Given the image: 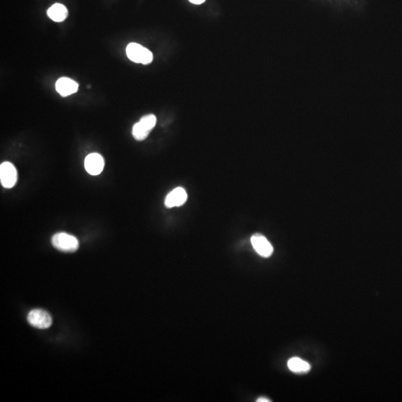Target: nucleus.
<instances>
[{
  "mask_svg": "<svg viewBox=\"0 0 402 402\" xmlns=\"http://www.w3.org/2000/svg\"><path fill=\"white\" fill-rule=\"evenodd\" d=\"M127 56L131 61L147 65L153 61V54L142 45L131 43L126 48Z\"/></svg>",
  "mask_w": 402,
  "mask_h": 402,
  "instance_id": "f257e3e1",
  "label": "nucleus"
},
{
  "mask_svg": "<svg viewBox=\"0 0 402 402\" xmlns=\"http://www.w3.org/2000/svg\"><path fill=\"white\" fill-rule=\"evenodd\" d=\"M156 123V118L153 114L145 115L139 122L133 127L132 134L136 140L142 141L146 139Z\"/></svg>",
  "mask_w": 402,
  "mask_h": 402,
  "instance_id": "f03ea898",
  "label": "nucleus"
},
{
  "mask_svg": "<svg viewBox=\"0 0 402 402\" xmlns=\"http://www.w3.org/2000/svg\"><path fill=\"white\" fill-rule=\"evenodd\" d=\"M52 244L56 249L66 252H75L79 247L77 238L66 232L55 234L52 238Z\"/></svg>",
  "mask_w": 402,
  "mask_h": 402,
  "instance_id": "7ed1b4c3",
  "label": "nucleus"
},
{
  "mask_svg": "<svg viewBox=\"0 0 402 402\" xmlns=\"http://www.w3.org/2000/svg\"><path fill=\"white\" fill-rule=\"evenodd\" d=\"M27 320L32 326L39 329L49 328L52 324L50 314L42 309L32 310L28 314Z\"/></svg>",
  "mask_w": 402,
  "mask_h": 402,
  "instance_id": "20e7f679",
  "label": "nucleus"
},
{
  "mask_svg": "<svg viewBox=\"0 0 402 402\" xmlns=\"http://www.w3.org/2000/svg\"><path fill=\"white\" fill-rule=\"evenodd\" d=\"M0 180L3 187L11 189L16 184L18 172L12 163L5 162L0 166Z\"/></svg>",
  "mask_w": 402,
  "mask_h": 402,
  "instance_id": "39448f33",
  "label": "nucleus"
},
{
  "mask_svg": "<svg viewBox=\"0 0 402 402\" xmlns=\"http://www.w3.org/2000/svg\"><path fill=\"white\" fill-rule=\"evenodd\" d=\"M251 244L254 249L262 257H270L273 254V248L271 244L261 234H255L252 235L251 237Z\"/></svg>",
  "mask_w": 402,
  "mask_h": 402,
  "instance_id": "423d86ee",
  "label": "nucleus"
},
{
  "mask_svg": "<svg viewBox=\"0 0 402 402\" xmlns=\"http://www.w3.org/2000/svg\"><path fill=\"white\" fill-rule=\"evenodd\" d=\"M84 166H85L86 171L91 175H98L104 169V158L99 153H90L86 157Z\"/></svg>",
  "mask_w": 402,
  "mask_h": 402,
  "instance_id": "0eeeda50",
  "label": "nucleus"
},
{
  "mask_svg": "<svg viewBox=\"0 0 402 402\" xmlns=\"http://www.w3.org/2000/svg\"><path fill=\"white\" fill-rule=\"evenodd\" d=\"M187 197V193L184 189L181 187L176 188L166 196L165 205L167 208L180 207L186 202Z\"/></svg>",
  "mask_w": 402,
  "mask_h": 402,
  "instance_id": "6e6552de",
  "label": "nucleus"
},
{
  "mask_svg": "<svg viewBox=\"0 0 402 402\" xmlns=\"http://www.w3.org/2000/svg\"><path fill=\"white\" fill-rule=\"evenodd\" d=\"M78 87V84L76 81L69 77L58 79L56 84V90L63 97L73 95L77 91Z\"/></svg>",
  "mask_w": 402,
  "mask_h": 402,
  "instance_id": "1a4fd4ad",
  "label": "nucleus"
},
{
  "mask_svg": "<svg viewBox=\"0 0 402 402\" xmlns=\"http://www.w3.org/2000/svg\"><path fill=\"white\" fill-rule=\"evenodd\" d=\"M47 15L55 22H63L68 17V10L62 4L56 3L49 8Z\"/></svg>",
  "mask_w": 402,
  "mask_h": 402,
  "instance_id": "9d476101",
  "label": "nucleus"
},
{
  "mask_svg": "<svg viewBox=\"0 0 402 402\" xmlns=\"http://www.w3.org/2000/svg\"><path fill=\"white\" fill-rule=\"evenodd\" d=\"M287 366L294 373H307L311 369V365L300 358H292L287 362Z\"/></svg>",
  "mask_w": 402,
  "mask_h": 402,
  "instance_id": "9b49d317",
  "label": "nucleus"
},
{
  "mask_svg": "<svg viewBox=\"0 0 402 402\" xmlns=\"http://www.w3.org/2000/svg\"><path fill=\"white\" fill-rule=\"evenodd\" d=\"M191 3L195 4V5H200V4L204 3L206 0H190Z\"/></svg>",
  "mask_w": 402,
  "mask_h": 402,
  "instance_id": "f8f14e48",
  "label": "nucleus"
},
{
  "mask_svg": "<svg viewBox=\"0 0 402 402\" xmlns=\"http://www.w3.org/2000/svg\"><path fill=\"white\" fill-rule=\"evenodd\" d=\"M258 402H270V400H268V399H265V398H260V399H258Z\"/></svg>",
  "mask_w": 402,
  "mask_h": 402,
  "instance_id": "ddd939ff",
  "label": "nucleus"
}]
</instances>
